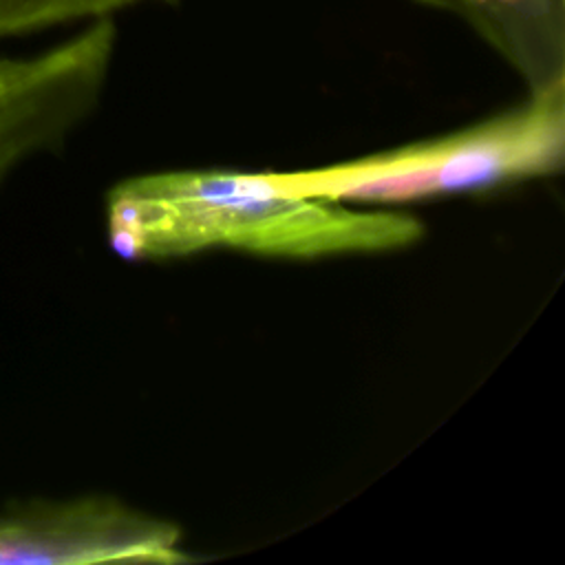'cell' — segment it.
Masks as SVG:
<instances>
[{
  "label": "cell",
  "mask_w": 565,
  "mask_h": 565,
  "mask_svg": "<svg viewBox=\"0 0 565 565\" xmlns=\"http://www.w3.org/2000/svg\"><path fill=\"white\" fill-rule=\"evenodd\" d=\"M415 216L355 210L285 190L276 172L174 170L119 181L106 196V234L126 260L205 249L320 258L373 254L419 241Z\"/></svg>",
  "instance_id": "6da1fadb"
},
{
  "label": "cell",
  "mask_w": 565,
  "mask_h": 565,
  "mask_svg": "<svg viewBox=\"0 0 565 565\" xmlns=\"http://www.w3.org/2000/svg\"><path fill=\"white\" fill-rule=\"evenodd\" d=\"M115 51V18H99L35 55L0 57V181L62 146L97 108Z\"/></svg>",
  "instance_id": "3957f363"
},
{
  "label": "cell",
  "mask_w": 565,
  "mask_h": 565,
  "mask_svg": "<svg viewBox=\"0 0 565 565\" xmlns=\"http://www.w3.org/2000/svg\"><path fill=\"white\" fill-rule=\"evenodd\" d=\"M468 26L527 86L565 82V0H411Z\"/></svg>",
  "instance_id": "5b68a950"
},
{
  "label": "cell",
  "mask_w": 565,
  "mask_h": 565,
  "mask_svg": "<svg viewBox=\"0 0 565 565\" xmlns=\"http://www.w3.org/2000/svg\"><path fill=\"white\" fill-rule=\"evenodd\" d=\"M565 161V82L479 124L384 152L276 172L296 194L338 203H411L547 177Z\"/></svg>",
  "instance_id": "7a4b0ae2"
},
{
  "label": "cell",
  "mask_w": 565,
  "mask_h": 565,
  "mask_svg": "<svg viewBox=\"0 0 565 565\" xmlns=\"http://www.w3.org/2000/svg\"><path fill=\"white\" fill-rule=\"evenodd\" d=\"M181 527L113 497L29 501L0 514V565L185 563Z\"/></svg>",
  "instance_id": "277c9868"
},
{
  "label": "cell",
  "mask_w": 565,
  "mask_h": 565,
  "mask_svg": "<svg viewBox=\"0 0 565 565\" xmlns=\"http://www.w3.org/2000/svg\"><path fill=\"white\" fill-rule=\"evenodd\" d=\"M177 0H0V40L38 33L60 24L115 18L143 4H174Z\"/></svg>",
  "instance_id": "8992f818"
}]
</instances>
